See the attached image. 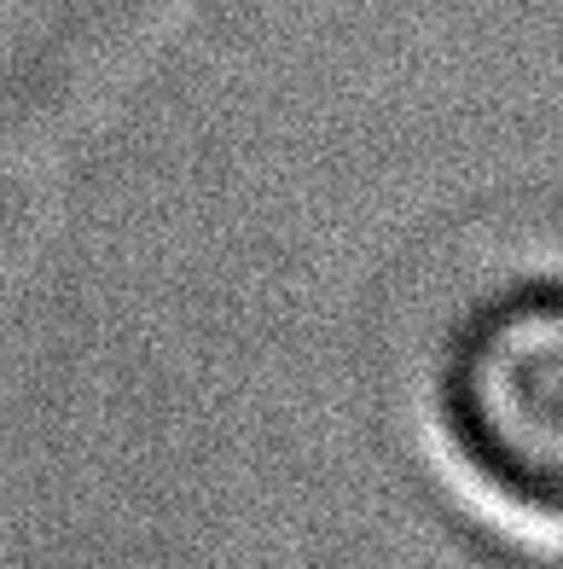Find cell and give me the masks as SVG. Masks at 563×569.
Returning <instances> with one entry per match:
<instances>
[{
    "mask_svg": "<svg viewBox=\"0 0 563 569\" xmlns=\"http://www.w3.org/2000/svg\"><path fill=\"white\" fill-rule=\"evenodd\" d=\"M436 430L482 495L563 529V268H523L448 320L430 367Z\"/></svg>",
    "mask_w": 563,
    "mask_h": 569,
    "instance_id": "cell-1",
    "label": "cell"
}]
</instances>
